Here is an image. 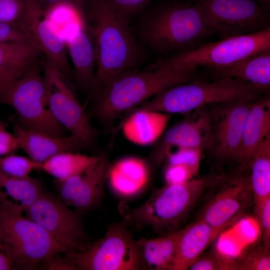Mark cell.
<instances>
[{"instance_id":"cell-1","label":"cell","mask_w":270,"mask_h":270,"mask_svg":"<svg viewBox=\"0 0 270 270\" xmlns=\"http://www.w3.org/2000/svg\"><path fill=\"white\" fill-rule=\"evenodd\" d=\"M84 19L96 49L94 78L90 92V96L94 98L110 80L136 68L144 52L131 32L128 20L108 0H89Z\"/></svg>"},{"instance_id":"cell-2","label":"cell","mask_w":270,"mask_h":270,"mask_svg":"<svg viewBox=\"0 0 270 270\" xmlns=\"http://www.w3.org/2000/svg\"><path fill=\"white\" fill-rule=\"evenodd\" d=\"M197 68L183 70L160 66L152 70H126L108 82L94 98V112L113 131L116 118L173 86L200 79Z\"/></svg>"},{"instance_id":"cell-3","label":"cell","mask_w":270,"mask_h":270,"mask_svg":"<svg viewBox=\"0 0 270 270\" xmlns=\"http://www.w3.org/2000/svg\"><path fill=\"white\" fill-rule=\"evenodd\" d=\"M220 174L214 172L182 184H166L153 190L150 198L136 208H132L122 201L118 209L122 222L138 230L150 227L160 236L178 230L205 190Z\"/></svg>"},{"instance_id":"cell-4","label":"cell","mask_w":270,"mask_h":270,"mask_svg":"<svg viewBox=\"0 0 270 270\" xmlns=\"http://www.w3.org/2000/svg\"><path fill=\"white\" fill-rule=\"evenodd\" d=\"M139 34L144 44L154 51L175 54L192 50L214 35L201 8L188 2L158 6L144 21Z\"/></svg>"},{"instance_id":"cell-5","label":"cell","mask_w":270,"mask_h":270,"mask_svg":"<svg viewBox=\"0 0 270 270\" xmlns=\"http://www.w3.org/2000/svg\"><path fill=\"white\" fill-rule=\"evenodd\" d=\"M268 92L269 91L239 78L224 76L212 82L200 78L162 90L150 100L127 111L124 117L126 118L140 111L187 114L211 104L255 100Z\"/></svg>"},{"instance_id":"cell-6","label":"cell","mask_w":270,"mask_h":270,"mask_svg":"<svg viewBox=\"0 0 270 270\" xmlns=\"http://www.w3.org/2000/svg\"><path fill=\"white\" fill-rule=\"evenodd\" d=\"M75 270H146L138 240L123 222L110 224L86 249L64 254Z\"/></svg>"},{"instance_id":"cell-7","label":"cell","mask_w":270,"mask_h":270,"mask_svg":"<svg viewBox=\"0 0 270 270\" xmlns=\"http://www.w3.org/2000/svg\"><path fill=\"white\" fill-rule=\"evenodd\" d=\"M0 239L14 266L34 268L66 250L40 225L0 204Z\"/></svg>"},{"instance_id":"cell-8","label":"cell","mask_w":270,"mask_h":270,"mask_svg":"<svg viewBox=\"0 0 270 270\" xmlns=\"http://www.w3.org/2000/svg\"><path fill=\"white\" fill-rule=\"evenodd\" d=\"M270 50V28L258 32L232 36L216 42L204 44L190 51L160 58L144 68L152 70L160 66L189 70L219 66L233 63L256 52Z\"/></svg>"},{"instance_id":"cell-9","label":"cell","mask_w":270,"mask_h":270,"mask_svg":"<svg viewBox=\"0 0 270 270\" xmlns=\"http://www.w3.org/2000/svg\"><path fill=\"white\" fill-rule=\"evenodd\" d=\"M42 70H34L13 83L0 96V102L14 110L16 120L23 128L55 137L66 136L67 130L48 108Z\"/></svg>"},{"instance_id":"cell-10","label":"cell","mask_w":270,"mask_h":270,"mask_svg":"<svg viewBox=\"0 0 270 270\" xmlns=\"http://www.w3.org/2000/svg\"><path fill=\"white\" fill-rule=\"evenodd\" d=\"M246 170V168L238 167L232 173H221L206 190L196 220L214 228H228L244 216L254 204L249 174Z\"/></svg>"},{"instance_id":"cell-11","label":"cell","mask_w":270,"mask_h":270,"mask_svg":"<svg viewBox=\"0 0 270 270\" xmlns=\"http://www.w3.org/2000/svg\"><path fill=\"white\" fill-rule=\"evenodd\" d=\"M200 6L208 27L221 39L270 28L269 11L252 0H192Z\"/></svg>"},{"instance_id":"cell-12","label":"cell","mask_w":270,"mask_h":270,"mask_svg":"<svg viewBox=\"0 0 270 270\" xmlns=\"http://www.w3.org/2000/svg\"><path fill=\"white\" fill-rule=\"evenodd\" d=\"M82 212L70 209L58 196L42 192L26 214L69 253L84 250L94 242L84 229Z\"/></svg>"},{"instance_id":"cell-13","label":"cell","mask_w":270,"mask_h":270,"mask_svg":"<svg viewBox=\"0 0 270 270\" xmlns=\"http://www.w3.org/2000/svg\"><path fill=\"white\" fill-rule=\"evenodd\" d=\"M42 67L47 104L55 120L87 147L96 136L83 107L54 62L44 55Z\"/></svg>"},{"instance_id":"cell-14","label":"cell","mask_w":270,"mask_h":270,"mask_svg":"<svg viewBox=\"0 0 270 270\" xmlns=\"http://www.w3.org/2000/svg\"><path fill=\"white\" fill-rule=\"evenodd\" d=\"M18 23L28 43L52 60L70 84L73 74L66 40L58 28L46 16L38 0H26L24 12Z\"/></svg>"},{"instance_id":"cell-15","label":"cell","mask_w":270,"mask_h":270,"mask_svg":"<svg viewBox=\"0 0 270 270\" xmlns=\"http://www.w3.org/2000/svg\"><path fill=\"white\" fill-rule=\"evenodd\" d=\"M256 99L208 105L213 132L209 150L220 160L238 162L245 122Z\"/></svg>"},{"instance_id":"cell-16","label":"cell","mask_w":270,"mask_h":270,"mask_svg":"<svg viewBox=\"0 0 270 270\" xmlns=\"http://www.w3.org/2000/svg\"><path fill=\"white\" fill-rule=\"evenodd\" d=\"M150 158L154 165L160 166L172 147L209 150L213 132L208 106L198 108L184 120L170 128L158 139Z\"/></svg>"},{"instance_id":"cell-17","label":"cell","mask_w":270,"mask_h":270,"mask_svg":"<svg viewBox=\"0 0 270 270\" xmlns=\"http://www.w3.org/2000/svg\"><path fill=\"white\" fill-rule=\"evenodd\" d=\"M110 166L103 155L94 166L66 180L54 181L58 197L68 206L84 212L98 206L104 196Z\"/></svg>"},{"instance_id":"cell-18","label":"cell","mask_w":270,"mask_h":270,"mask_svg":"<svg viewBox=\"0 0 270 270\" xmlns=\"http://www.w3.org/2000/svg\"><path fill=\"white\" fill-rule=\"evenodd\" d=\"M13 134L19 149L22 150L32 160L42 163L53 156L65 152H75L86 147L76 136L70 134L52 136L22 127L14 117H10Z\"/></svg>"},{"instance_id":"cell-19","label":"cell","mask_w":270,"mask_h":270,"mask_svg":"<svg viewBox=\"0 0 270 270\" xmlns=\"http://www.w3.org/2000/svg\"><path fill=\"white\" fill-rule=\"evenodd\" d=\"M44 54L28 42L0 44V96L17 80L42 68Z\"/></svg>"},{"instance_id":"cell-20","label":"cell","mask_w":270,"mask_h":270,"mask_svg":"<svg viewBox=\"0 0 270 270\" xmlns=\"http://www.w3.org/2000/svg\"><path fill=\"white\" fill-rule=\"evenodd\" d=\"M66 42L73 64V76L80 88L90 92L94 81L96 56L93 37L86 20Z\"/></svg>"},{"instance_id":"cell-21","label":"cell","mask_w":270,"mask_h":270,"mask_svg":"<svg viewBox=\"0 0 270 270\" xmlns=\"http://www.w3.org/2000/svg\"><path fill=\"white\" fill-rule=\"evenodd\" d=\"M214 228L200 220L183 228L171 270H187L226 230Z\"/></svg>"},{"instance_id":"cell-22","label":"cell","mask_w":270,"mask_h":270,"mask_svg":"<svg viewBox=\"0 0 270 270\" xmlns=\"http://www.w3.org/2000/svg\"><path fill=\"white\" fill-rule=\"evenodd\" d=\"M270 135V92L254 102L246 117L238 162L244 168L254 151Z\"/></svg>"},{"instance_id":"cell-23","label":"cell","mask_w":270,"mask_h":270,"mask_svg":"<svg viewBox=\"0 0 270 270\" xmlns=\"http://www.w3.org/2000/svg\"><path fill=\"white\" fill-rule=\"evenodd\" d=\"M205 69L216 80L224 76L239 78L270 91V50L256 52L228 64Z\"/></svg>"},{"instance_id":"cell-24","label":"cell","mask_w":270,"mask_h":270,"mask_svg":"<svg viewBox=\"0 0 270 270\" xmlns=\"http://www.w3.org/2000/svg\"><path fill=\"white\" fill-rule=\"evenodd\" d=\"M150 176L148 166L144 160L128 157L110 166L107 179L115 194L128 198L140 192L148 182Z\"/></svg>"},{"instance_id":"cell-25","label":"cell","mask_w":270,"mask_h":270,"mask_svg":"<svg viewBox=\"0 0 270 270\" xmlns=\"http://www.w3.org/2000/svg\"><path fill=\"white\" fill-rule=\"evenodd\" d=\"M245 168L253 194L254 214L260 226L264 205L270 198V135L254 151Z\"/></svg>"},{"instance_id":"cell-26","label":"cell","mask_w":270,"mask_h":270,"mask_svg":"<svg viewBox=\"0 0 270 270\" xmlns=\"http://www.w3.org/2000/svg\"><path fill=\"white\" fill-rule=\"evenodd\" d=\"M172 114L154 111H140L130 115L114 133L122 129L126 138L138 145L154 142L163 134Z\"/></svg>"},{"instance_id":"cell-27","label":"cell","mask_w":270,"mask_h":270,"mask_svg":"<svg viewBox=\"0 0 270 270\" xmlns=\"http://www.w3.org/2000/svg\"><path fill=\"white\" fill-rule=\"evenodd\" d=\"M42 192L37 178H12L0 172V204L16 212H26Z\"/></svg>"},{"instance_id":"cell-28","label":"cell","mask_w":270,"mask_h":270,"mask_svg":"<svg viewBox=\"0 0 270 270\" xmlns=\"http://www.w3.org/2000/svg\"><path fill=\"white\" fill-rule=\"evenodd\" d=\"M183 228L154 238L138 240L146 270H171Z\"/></svg>"},{"instance_id":"cell-29","label":"cell","mask_w":270,"mask_h":270,"mask_svg":"<svg viewBox=\"0 0 270 270\" xmlns=\"http://www.w3.org/2000/svg\"><path fill=\"white\" fill-rule=\"evenodd\" d=\"M102 156H90L75 152H62L43 162L40 170L55 178L56 180H64L92 168Z\"/></svg>"},{"instance_id":"cell-30","label":"cell","mask_w":270,"mask_h":270,"mask_svg":"<svg viewBox=\"0 0 270 270\" xmlns=\"http://www.w3.org/2000/svg\"><path fill=\"white\" fill-rule=\"evenodd\" d=\"M190 270H238L236 258L216 247L206 250L189 268Z\"/></svg>"},{"instance_id":"cell-31","label":"cell","mask_w":270,"mask_h":270,"mask_svg":"<svg viewBox=\"0 0 270 270\" xmlns=\"http://www.w3.org/2000/svg\"><path fill=\"white\" fill-rule=\"evenodd\" d=\"M236 260L238 270H270V252L264 248L260 242L252 244Z\"/></svg>"},{"instance_id":"cell-32","label":"cell","mask_w":270,"mask_h":270,"mask_svg":"<svg viewBox=\"0 0 270 270\" xmlns=\"http://www.w3.org/2000/svg\"><path fill=\"white\" fill-rule=\"evenodd\" d=\"M42 164L29 157L12 154L0 157V172L10 177L26 178L34 170L40 169Z\"/></svg>"},{"instance_id":"cell-33","label":"cell","mask_w":270,"mask_h":270,"mask_svg":"<svg viewBox=\"0 0 270 270\" xmlns=\"http://www.w3.org/2000/svg\"><path fill=\"white\" fill-rule=\"evenodd\" d=\"M202 152L198 148H178L175 152H168L164 160L167 164H184L199 170Z\"/></svg>"},{"instance_id":"cell-34","label":"cell","mask_w":270,"mask_h":270,"mask_svg":"<svg viewBox=\"0 0 270 270\" xmlns=\"http://www.w3.org/2000/svg\"><path fill=\"white\" fill-rule=\"evenodd\" d=\"M198 171L184 164H167L164 172V178L166 184H182L194 178Z\"/></svg>"},{"instance_id":"cell-35","label":"cell","mask_w":270,"mask_h":270,"mask_svg":"<svg viewBox=\"0 0 270 270\" xmlns=\"http://www.w3.org/2000/svg\"><path fill=\"white\" fill-rule=\"evenodd\" d=\"M26 0H0V22H17L24 14Z\"/></svg>"},{"instance_id":"cell-36","label":"cell","mask_w":270,"mask_h":270,"mask_svg":"<svg viewBox=\"0 0 270 270\" xmlns=\"http://www.w3.org/2000/svg\"><path fill=\"white\" fill-rule=\"evenodd\" d=\"M152 0H108L114 8L128 20Z\"/></svg>"},{"instance_id":"cell-37","label":"cell","mask_w":270,"mask_h":270,"mask_svg":"<svg viewBox=\"0 0 270 270\" xmlns=\"http://www.w3.org/2000/svg\"><path fill=\"white\" fill-rule=\"evenodd\" d=\"M6 42H28L18 22H0V44Z\"/></svg>"},{"instance_id":"cell-38","label":"cell","mask_w":270,"mask_h":270,"mask_svg":"<svg viewBox=\"0 0 270 270\" xmlns=\"http://www.w3.org/2000/svg\"><path fill=\"white\" fill-rule=\"evenodd\" d=\"M260 227L262 232L260 242L266 250L270 252V198L264 205Z\"/></svg>"},{"instance_id":"cell-39","label":"cell","mask_w":270,"mask_h":270,"mask_svg":"<svg viewBox=\"0 0 270 270\" xmlns=\"http://www.w3.org/2000/svg\"><path fill=\"white\" fill-rule=\"evenodd\" d=\"M18 149L13 134L8 132L2 124L0 126V157L14 154Z\"/></svg>"},{"instance_id":"cell-40","label":"cell","mask_w":270,"mask_h":270,"mask_svg":"<svg viewBox=\"0 0 270 270\" xmlns=\"http://www.w3.org/2000/svg\"><path fill=\"white\" fill-rule=\"evenodd\" d=\"M43 268L50 270H75L65 258L64 253H58L50 256L42 263Z\"/></svg>"},{"instance_id":"cell-41","label":"cell","mask_w":270,"mask_h":270,"mask_svg":"<svg viewBox=\"0 0 270 270\" xmlns=\"http://www.w3.org/2000/svg\"><path fill=\"white\" fill-rule=\"evenodd\" d=\"M13 268L14 262L0 239V270H8Z\"/></svg>"},{"instance_id":"cell-42","label":"cell","mask_w":270,"mask_h":270,"mask_svg":"<svg viewBox=\"0 0 270 270\" xmlns=\"http://www.w3.org/2000/svg\"><path fill=\"white\" fill-rule=\"evenodd\" d=\"M64 2L72 6L82 18L84 17L89 0H64Z\"/></svg>"},{"instance_id":"cell-43","label":"cell","mask_w":270,"mask_h":270,"mask_svg":"<svg viewBox=\"0 0 270 270\" xmlns=\"http://www.w3.org/2000/svg\"><path fill=\"white\" fill-rule=\"evenodd\" d=\"M41 8L45 12L64 0H38Z\"/></svg>"},{"instance_id":"cell-44","label":"cell","mask_w":270,"mask_h":270,"mask_svg":"<svg viewBox=\"0 0 270 270\" xmlns=\"http://www.w3.org/2000/svg\"><path fill=\"white\" fill-rule=\"evenodd\" d=\"M260 4L264 9L269 11L270 10V0H252Z\"/></svg>"},{"instance_id":"cell-45","label":"cell","mask_w":270,"mask_h":270,"mask_svg":"<svg viewBox=\"0 0 270 270\" xmlns=\"http://www.w3.org/2000/svg\"><path fill=\"white\" fill-rule=\"evenodd\" d=\"M2 126V124L0 123V126Z\"/></svg>"}]
</instances>
